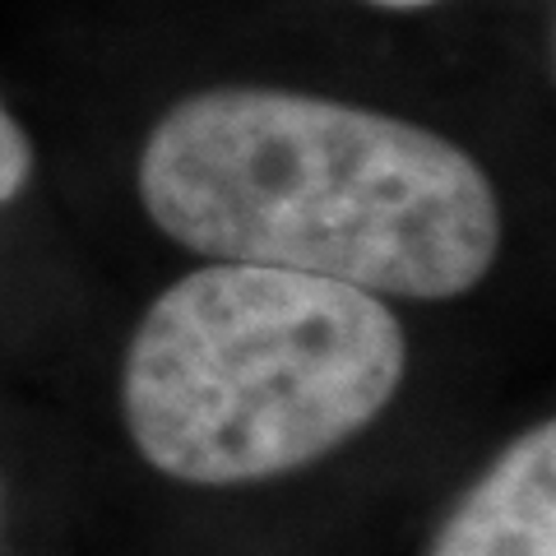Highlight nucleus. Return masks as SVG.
<instances>
[{"instance_id": "obj_1", "label": "nucleus", "mask_w": 556, "mask_h": 556, "mask_svg": "<svg viewBox=\"0 0 556 556\" xmlns=\"http://www.w3.org/2000/svg\"><path fill=\"white\" fill-rule=\"evenodd\" d=\"M139 200L204 260L450 302L501 251L486 172L404 116L288 89H204L159 116Z\"/></svg>"}, {"instance_id": "obj_2", "label": "nucleus", "mask_w": 556, "mask_h": 556, "mask_svg": "<svg viewBox=\"0 0 556 556\" xmlns=\"http://www.w3.org/2000/svg\"><path fill=\"white\" fill-rule=\"evenodd\" d=\"M408 367L390 306L334 278L214 260L130 334L121 413L159 473L265 482L367 431Z\"/></svg>"}, {"instance_id": "obj_3", "label": "nucleus", "mask_w": 556, "mask_h": 556, "mask_svg": "<svg viewBox=\"0 0 556 556\" xmlns=\"http://www.w3.org/2000/svg\"><path fill=\"white\" fill-rule=\"evenodd\" d=\"M427 556H556V422L529 427L486 464Z\"/></svg>"}, {"instance_id": "obj_4", "label": "nucleus", "mask_w": 556, "mask_h": 556, "mask_svg": "<svg viewBox=\"0 0 556 556\" xmlns=\"http://www.w3.org/2000/svg\"><path fill=\"white\" fill-rule=\"evenodd\" d=\"M28 172H33V144L20 130V121L5 112V102H0V204H10L28 186Z\"/></svg>"}, {"instance_id": "obj_5", "label": "nucleus", "mask_w": 556, "mask_h": 556, "mask_svg": "<svg viewBox=\"0 0 556 556\" xmlns=\"http://www.w3.org/2000/svg\"><path fill=\"white\" fill-rule=\"evenodd\" d=\"M367 5H380V10H427L437 0H367Z\"/></svg>"}]
</instances>
